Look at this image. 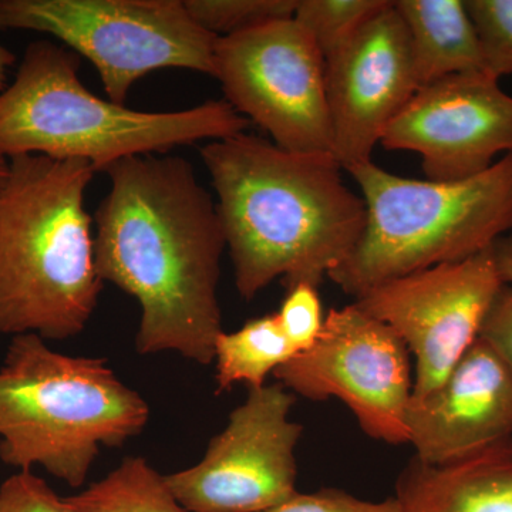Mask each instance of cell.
<instances>
[{
	"label": "cell",
	"mask_w": 512,
	"mask_h": 512,
	"mask_svg": "<svg viewBox=\"0 0 512 512\" xmlns=\"http://www.w3.org/2000/svg\"><path fill=\"white\" fill-rule=\"evenodd\" d=\"M380 144L419 154L427 180L476 177L512 154V96L484 70L444 77L419 87Z\"/></svg>",
	"instance_id": "7c38bea8"
},
{
	"label": "cell",
	"mask_w": 512,
	"mask_h": 512,
	"mask_svg": "<svg viewBox=\"0 0 512 512\" xmlns=\"http://www.w3.org/2000/svg\"><path fill=\"white\" fill-rule=\"evenodd\" d=\"M0 512H79L32 471H19L0 485Z\"/></svg>",
	"instance_id": "603a6c76"
},
{
	"label": "cell",
	"mask_w": 512,
	"mask_h": 512,
	"mask_svg": "<svg viewBox=\"0 0 512 512\" xmlns=\"http://www.w3.org/2000/svg\"><path fill=\"white\" fill-rule=\"evenodd\" d=\"M191 19L215 37H227L275 20L293 18L298 0H185Z\"/></svg>",
	"instance_id": "ffe728a7"
},
{
	"label": "cell",
	"mask_w": 512,
	"mask_h": 512,
	"mask_svg": "<svg viewBox=\"0 0 512 512\" xmlns=\"http://www.w3.org/2000/svg\"><path fill=\"white\" fill-rule=\"evenodd\" d=\"M409 444L421 463L440 466L512 439V370L480 338L440 386L412 396Z\"/></svg>",
	"instance_id": "5bb4252c"
},
{
	"label": "cell",
	"mask_w": 512,
	"mask_h": 512,
	"mask_svg": "<svg viewBox=\"0 0 512 512\" xmlns=\"http://www.w3.org/2000/svg\"><path fill=\"white\" fill-rule=\"evenodd\" d=\"M419 87L406 28L389 2L326 59L332 154L343 170L372 161Z\"/></svg>",
	"instance_id": "4fadbf2b"
},
{
	"label": "cell",
	"mask_w": 512,
	"mask_h": 512,
	"mask_svg": "<svg viewBox=\"0 0 512 512\" xmlns=\"http://www.w3.org/2000/svg\"><path fill=\"white\" fill-rule=\"evenodd\" d=\"M293 394L336 397L373 440L409 444L406 416L413 396L410 352L396 332L355 302L325 316L315 345L274 373Z\"/></svg>",
	"instance_id": "9c48e42d"
},
{
	"label": "cell",
	"mask_w": 512,
	"mask_h": 512,
	"mask_svg": "<svg viewBox=\"0 0 512 512\" xmlns=\"http://www.w3.org/2000/svg\"><path fill=\"white\" fill-rule=\"evenodd\" d=\"M35 30L62 40L96 66L109 100L160 69L214 76L218 37L181 0H0V30Z\"/></svg>",
	"instance_id": "52a82bcc"
},
{
	"label": "cell",
	"mask_w": 512,
	"mask_h": 512,
	"mask_svg": "<svg viewBox=\"0 0 512 512\" xmlns=\"http://www.w3.org/2000/svg\"><path fill=\"white\" fill-rule=\"evenodd\" d=\"M503 285L491 247L463 261L384 282L355 303L390 326L412 353L413 396L420 397L440 386L480 338Z\"/></svg>",
	"instance_id": "8fae6325"
},
{
	"label": "cell",
	"mask_w": 512,
	"mask_h": 512,
	"mask_svg": "<svg viewBox=\"0 0 512 512\" xmlns=\"http://www.w3.org/2000/svg\"><path fill=\"white\" fill-rule=\"evenodd\" d=\"M480 339L512 370V285L504 284L495 296L481 328Z\"/></svg>",
	"instance_id": "d4e9b609"
},
{
	"label": "cell",
	"mask_w": 512,
	"mask_h": 512,
	"mask_svg": "<svg viewBox=\"0 0 512 512\" xmlns=\"http://www.w3.org/2000/svg\"><path fill=\"white\" fill-rule=\"evenodd\" d=\"M79 69L73 50L30 43L15 80L0 92V157L83 160L97 173L124 158L221 140L249 126L225 100L177 111L130 109L90 92Z\"/></svg>",
	"instance_id": "277c9868"
},
{
	"label": "cell",
	"mask_w": 512,
	"mask_h": 512,
	"mask_svg": "<svg viewBox=\"0 0 512 512\" xmlns=\"http://www.w3.org/2000/svg\"><path fill=\"white\" fill-rule=\"evenodd\" d=\"M201 157L247 301L276 279L319 288L362 237L365 201L332 153H295L244 131L205 144Z\"/></svg>",
	"instance_id": "7a4b0ae2"
},
{
	"label": "cell",
	"mask_w": 512,
	"mask_h": 512,
	"mask_svg": "<svg viewBox=\"0 0 512 512\" xmlns=\"http://www.w3.org/2000/svg\"><path fill=\"white\" fill-rule=\"evenodd\" d=\"M8 161L0 185V335L76 338L104 284L84 205L96 170L45 156Z\"/></svg>",
	"instance_id": "3957f363"
},
{
	"label": "cell",
	"mask_w": 512,
	"mask_h": 512,
	"mask_svg": "<svg viewBox=\"0 0 512 512\" xmlns=\"http://www.w3.org/2000/svg\"><path fill=\"white\" fill-rule=\"evenodd\" d=\"M9 174V161L6 158L0 157V185L5 183Z\"/></svg>",
	"instance_id": "83f0119b"
},
{
	"label": "cell",
	"mask_w": 512,
	"mask_h": 512,
	"mask_svg": "<svg viewBox=\"0 0 512 512\" xmlns=\"http://www.w3.org/2000/svg\"><path fill=\"white\" fill-rule=\"evenodd\" d=\"M394 498L399 512H512V439L440 466L413 457Z\"/></svg>",
	"instance_id": "9a60e30c"
},
{
	"label": "cell",
	"mask_w": 512,
	"mask_h": 512,
	"mask_svg": "<svg viewBox=\"0 0 512 512\" xmlns=\"http://www.w3.org/2000/svg\"><path fill=\"white\" fill-rule=\"evenodd\" d=\"M493 254L504 284L512 285V231L495 241Z\"/></svg>",
	"instance_id": "484cf974"
},
{
	"label": "cell",
	"mask_w": 512,
	"mask_h": 512,
	"mask_svg": "<svg viewBox=\"0 0 512 512\" xmlns=\"http://www.w3.org/2000/svg\"><path fill=\"white\" fill-rule=\"evenodd\" d=\"M148 419L146 400L106 359L63 355L35 333L10 340L0 366V460L6 466H39L82 487L101 446H123Z\"/></svg>",
	"instance_id": "5b68a950"
},
{
	"label": "cell",
	"mask_w": 512,
	"mask_h": 512,
	"mask_svg": "<svg viewBox=\"0 0 512 512\" xmlns=\"http://www.w3.org/2000/svg\"><path fill=\"white\" fill-rule=\"evenodd\" d=\"M346 173L362 192L366 224L328 278L355 299L400 276L480 254L512 231V154L460 181L407 178L373 161Z\"/></svg>",
	"instance_id": "8992f818"
},
{
	"label": "cell",
	"mask_w": 512,
	"mask_h": 512,
	"mask_svg": "<svg viewBox=\"0 0 512 512\" xmlns=\"http://www.w3.org/2000/svg\"><path fill=\"white\" fill-rule=\"evenodd\" d=\"M419 86L484 70L483 47L464 0H396Z\"/></svg>",
	"instance_id": "2e32d148"
},
{
	"label": "cell",
	"mask_w": 512,
	"mask_h": 512,
	"mask_svg": "<svg viewBox=\"0 0 512 512\" xmlns=\"http://www.w3.org/2000/svg\"><path fill=\"white\" fill-rule=\"evenodd\" d=\"M104 173L110 190L94 214L97 272L140 303L137 352L211 365L227 248L217 202L183 157H128Z\"/></svg>",
	"instance_id": "6da1fadb"
},
{
	"label": "cell",
	"mask_w": 512,
	"mask_h": 512,
	"mask_svg": "<svg viewBox=\"0 0 512 512\" xmlns=\"http://www.w3.org/2000/svg\"><path fill=\"white\" fill-rule=\"evenodd\" d=\"M265 512H399V503L394 495L373 503L336 488H323L316 493L293 494L284 503Z\"/></svg>",
	"instance_id": "cb8c5ba5"
},
{
	"label": "cell",
	"mask_w": 512,
	"mask_h": 512,
	"mask_svg": "<svg viewBox=\"0 0 512 512\" xmlns=\"http://www.w3.org/2000/svg\"><path fill=\"white\" fill-rule=\"evenodd\" d=\"M295 355L276 313L248 320L235 332L222 330L215 340L212 362L217 367L218 393L238 383L247 384L248 389L265 386L268 376Z\"/></svg>",
	"instance_id": "e0dca14e"
},
{
	"label": "cell",
	"mask_w": 512,
	"mask_h": 512,
	"mask_svg": "<svg viewBox=\"0 0 512 512\" xmlns=\"http://www.w3.org/2000/svg\"><path fill=\"white\" fill-rule=\"evenodd\" d=\"M16 62V56L8 47L0 45V92L6 87L10 67Z\"/></svg>",
	"instance_id": "4316f807"
},
{
	"label": "cell",
	"mask_w": 512,
	"mask_h": 512,
	"mask_svg": "<svg viewBox=\"0 0 512 512\" xmlns=\"http://www.w3.org/2000/svg\"><path fill=\"white\" fill-rule=\"evenodd\" d=\"M480 36L485 72L497 79L512 74V0H467Z\"/></svg>",
	"instance_id": "44dd1931"
},
{
	"label": "cell",
	"mask_w": 512,
	"mask_h": 512,
	"mask_svg": "<svg viewBox=\"0 0 512 512\" xmlns=\"http://www.w3.org/2000/svg\"><path fill=\"white\" fill-rule=\"evenodd\" d=\"M389 0H298L296 22L329 59L380 12Z\"/></svg>",
	"instance_id": "d6986e66"
},
{
	"label": "cell",
	"mask_w": 512,
	"mask_h": 512,
	"mask_svg": "<svg viewBox=\"0 0 512 512\" xmlns=\"http://www.w3.org/2000/svg\"><path fill=\"white\" fill-rule=\"evenodd\" d=\"M214 77L225 101L295 153H332L326 60L295 18L218 37Z\"/></svg>",
	"instance_id": "ba28073f"
},
{
	"label": "cell",
	"mask_w": 512,
	"mask_h": 512,
	"mask_svg": "<svg viewBox=\"0 0 512 512\" xmlns=\"http://www.w3.org/2000/svg\"><path fill=\"white\" fill-rule=\"evenodd\" d=\"M79 512H190L143 457H126L103 480L66 497Z\"/></svg>",
	"instance_id": "ac0fdd59"
},
{
	"label": "cell",
	"mask_w": 512,
	"mask_h": 512,
	"mask_svg": "<svg viewBox=\"0 0 512 512\" xmlns=\"http://www.w3.org/2000/svg\"><path fill=\"white\" fill-rule=\"evenodd\" d=\"M295 400L279 383L248 389L200 463L165 476L178 503L190 512H265L298 493Z\"/></svg>",
	"instance_id": "30bf717a"
},
{
	"label": "cell",
	"mask_w": 512,
	"mask_h": 512,
	"mask_svg": "<svg viewBox=\"0 0 512 512\" xmlns=\"http://www.w3.org/2000/svg\"><path fill=\"white\" fill-rule=\"evenodd\" d=\"M276 316L296 355L311 349L325 323L318 288L311 284L293 285Z\"/></svg>",
	"instance_id": "7402d4cb"
}]
</instances>
